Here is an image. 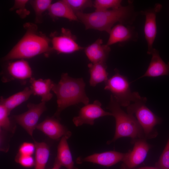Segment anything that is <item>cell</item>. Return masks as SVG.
<instances>
[{"label": "cell", "mask_w": 169, "mask_h": 169, "mask_svg": "<svg viewBox=\"0 0 169 169\" xmlns=\"http://www.w3.org/2000/svg\"><path fill=\"white\" fill-rule=\"evenodd\" d=\"M151 55L152 57L149 65L144 74L138 79L144 77H156L169 74V62L165 63L161 58L159 51L154 48Z\"/></svg>", "instance_id": "e0dca14e"}, {"label": "cell", "mask_w": 169, "mask_h": 169, "mask_svg": "<svg viewBox=\"0 0 169 169\" xmlns=\"http://www.w3.org/2000/svg\"><path fill=\"white\" fill-rule=\"evenodd\" d=\"M132 150L125 153L122 161L121 169H133L142 163L146 158L150 145L145 138L135 141Z\"/></svg>", "instance_id": "8fae6325"}, {"label": "cell", "mask_w": 169, "mask_h": 169, "mask_svg": "<svg viewBox=\"0 0 169 169\" xmlns=\"http://www.w3.org/2000/svg\"><path fill=\"white\" fill-rule=\"evenodd\" d=\"M110 51V46L103 44L102 39L99 38L86 47L84 52L91 63H106Z\"/></svg>", "instance_id": "2e32d148"}, {"label": "cell", "mask_w": 169, "mask_h": 169, "mask_svg": "<svg viewBox=\"0 0 169 169\" xmlns=\"http://www.w3.org/2000/svg\"><path fill=\"white\" fill-rule=\"evenodd\" d=\"M128 2L127 6H122L117 9L95 10L89 13L79 12L75 14L86 29L105 31L109 33L117 23L131 25L135 21L138 13L135 10L132 1Z\"/></svg>", "instance_id": "6da1fadb"}, {"label": "cell", "mask_w": 169, "mask_h": 169, "mask_svg": "<svg viewBox=\"0 0 169 169\" xmlns=\"http://www.w3.org/2000/svg\"><path fill=\"white\" fill-rule=\"evenodd\" d=\"M9 114L7 109L0 104V127L2 129L8 131L11 129L12 124L8 116Z\"/></svg>", "instance_id": "4316f807"}, {"label": "cell", "mask_w": 169, "mask_h": 169, "mask_svg": "<svg viewBox=\"0 0 169 169\" xmlns=\"http://www.w3.org/2000/svg\"><path fill=\"white\" fill-rule=\"evenodd\" d=\"M85 83L82 78H74L63 73L57 84L54 83L52 91L57 98V108L54 116L59 119L61 112L70 106L82 103L89 104V99L85 92Z\"/></svg>", "instance_id": "3957f363"}, {"label": "cell", "mask_w": 169, "mask_h": 169, "mask_svg": "<svg viewBox=\"0 0 169 169\" xmlns=\"http://www.w3.org/2000/svg\"><path fill=\"white\" fill-rule=\"evenodd\" d=\"M35 147V169H45L49 156L48 145L44 142L34 141Z\"/></svg>", "instance_id": "603a6c76"}, {"label": "cell", "mask_w": 169, "mask_h": 169, "mask_svg": "<svg viewBox=\"0 0 169 169\" xmlns=\"http://www.w3.org/2000/svg\"><path fill=\"white\" fill-rule=\"evenodd\" d=\"M46 103L41 102L38 104L28 103V110L21 114L13 116L16 122L23 128L31 136L36 128L42 114L46 110Z\"/></svg>", "instance_id": "52a82bcc"}, {"label": "cell", "mask_w": 169, "mask_h": 169, "mask_svg": "<svg viewBox=\"0 0 169 169\" xmlns=\"http://www.w3.org/2000/svg\"><path fill=\"white\" fill-rule=\"evenodd\" d=\"M61 166L56 161H55L53 167L51 169H60Z\"/></svg>", "instance_id": "1f68e13d"}, {"label": "cell", "mask_w": 169, "mask_h": 169, "mask_svg": "<svg viewBox=\"0 0 169 169\" xmlns=\"http://www.w3.org/2000/svg\"><path fill=\"white\" fill-rule=\"evenodd\" d=\"M114 74L105 82L104 89L110 91L115 100L121 106L127 107L141 96L137 92H132L127 78L115 69Z\"/></svg>", "instance_id": "8992f818"}, {"label": "cell", "mask_w": 169, "mask_h": 169, "mask_svg": "<svg viewBox=\"0 0 169 169\" xmlns=\"http://www.w3.org/2000/svg\"><path fill=\"white\" fill-rule=\"evenodd\" d=\"M52 49L58 54H71L83 49L77 43L76 37L69 29L62 28L59 35L51 40Z\"/></svg>", "instance_id": "30bf717a"}, {"label": "cell", "mask_w": 169, "mask_h": 169, "mask_svg": "<svg viewBox=\"0 0 169 169\" xmlns=\"http://www.w3.org/2000/svg\"><path fill=\"white\" fill-rule=\"evenodd\" d=\"M120 107L111 95L106 108L115 118V129L113 138L107 141V144H110L123 137L131 138L133 143L138 139H146L143 130L136 118L133 115L125 112Z\"/></svg>", "instance_id": "277c9868"}, {"label": "cell", "mask_w": 169, "mask_h": 169, "mask_svg": "<svg viewBox=\"0 0 169 169\" xmlns=\"http://www.w3.org/2000/svg\"><path fill=\"white\" fill-rule=\"evenodd\" d=\"M161 4L156 3L153 7L140 12L145 17L144 33L147 45V54H151L154 48L153 44L157 34L156 17L161 10Z\"/></svg>", "instance_id": "7c38bea8"}, {"label": "cell", "mask_w": 169, "mask_h": 169, "mask_svg": "<svg viewBox=\"0 0 169 169\" xmlns=\"http://www.w3.org/2000/svg\"><path fill=\"white\" fill-rule=\"evenodd\" d=\"M35 151V147L34 144L30 142H24L19 148V154L23 155L32 156Z\"/></svg>", "instance_id": "4dcf8cb0"}, {"label": "cell", "mask_w": 169, "mask_h": 169, "mask_svg": "<svg viewBox=\"0 0 169 169\" xmlns=\"http://www.w3.org/2000/svg\"><path fill=\"white\" fill-rule=\"evenodd\" d=\"M75 14L83 12L84 9L93 6V2L90 0H64Z\"/></svg>", "instance_id": "484cf974"}, {"label": "cell", "mask_w": 169, "mask_h": 169, "mask_svg": "<svg viewBox=\"0 0 169 169\" xmlns=\"http://www.w3.org/2000/svg\"><path fill=\"white\" fill-rule=\"evenodd\" d=\"M122 0H95L93 2V6L95 10H106L109 9H117L121 7Z\"/></svg>", "instance_id": "d4e9b609"}, {"label": "cell", "mask_w": 169, "mask_h": 169, "mask_svg": "<svg viewBox=\"0 0 169 169\" xmlns=\"http://www.w3.org/2000/svg\"><path fill=\"white\" fill-rule=\"evenodd\" d=\"M125 153L115 151H109L100 153H95L84 157L77 158L76 163L80 164L89 162L106 166H110L122 161Z\"/></svg>", "instance_id": "4fadbf2b"}, {"label": "cell", "mask_w": 169, "mask_h": 169, "mask_svg": "<svg viewBox=\"0 0 169 169\" xmlns=\"http://www.w3.org/2000/svg\"><path fill=\"white\" fill-rule=\"evenodd\" d=\"M52 2L50 0H34L30 1V3L35 12L36 23L41 22L43 13L46 10H48Z\"/></svg>", "instance_id": "cb8c5ba5"}, {"label": "cell", "mask_w": 169, "mask_h": 169, "mask_svg": "<svg viewBox=\"0 0 169 169\" xmlns=\"http://www.w3.org/2000/svg\"><path fill=\"white\" fill-rule=\"evenodd\" d=\"M27 0H16L13 6L10 10L11 11L16 10V13L22 18H25L29 14V11L25 8L27 3L28 2Z\"/></svg>", "instance_id": "f1b7e54d"}, {"label": "cell", "mask_w": 169, "mask_h": 169, "mask_svg": "<svg viewBox=\"0 0 169 169\" xmlns=\"http://www.w3.org/2000/svg\"><path fill=\"white\" fill-rule=\"evenodd\" d=\"M71 135L64 136L62 137L58 146L57 156L55 161L61 166H64L67 169H78L74 165L67 142V140Z\"/></svg>", "instance_id": "d6986e66"}, {"label": "cell", "mask_w": 169, "mask_h": 169, "mask_svg": "<svg viewBox=\"0 0 169 169\" xmlns=\"http://www.w3.org/2000/svg\"><path fill=\"white\" fill-rule=\"evenodd\" d=\"M156 166L159 169H169V138Z\"/></svg>", "instance_id": "83f0119b"}, {"label": "cell", "mask_w": 169, "mask_h": 169, "mask_svg": "<svg viewBox=\"0 0 169 169\" xmlns=\"http://www.w3.org/2000/svg\"><path fill=\"white\" fill-rule=\"evenodd\" d=\"M32 95L33 92L30 88L26 87L23 90L8 98L1 96L0 104L3 105L10 113L14 109L28 100Z\"/></svg>", "instance_id": "44dd1931"}, {"label": "cell", "mask_w": 169, "mask_h": 169, "mask_svg": "<svg viewBox=\"0 0 169 169\" xmlns=\"http://www.w3.org/2000/svg\"><path fill=\"white\" fill-rule=\"evenodd\" d=\"M48 11L50 16L53 18H63L70 21H78L76 14L64 0L52 3Z\"/></svg>", "instance_id": "ffe728a7"}, {"label": "cell", "mask_w": 169, "mask_h": 169, "mask_svg": "<svg viewBox=\"0 0 169 169\" xmlns=\"http://www.w3.org/2000/svg\"><path fill=\"white\" fill-rule=\"evenodd\" d=\"M36 128L54 140H57L63 136L72 134L70 131L60 123L59 119L53 117L46 118L38 124Z\"/></svg>", "instance_id": "9a60e30c"}, {"label": "cell", "mask_w": 169, "mask_h": 169, "mask_svg": "<svg viewBox=\"0 0 169 169\" xmlns=\"http://www.w3.org/2000/svg\"><path fill=\"white\" fill-rule=\"evenodd\" d=\"M15 160L16 162L25 168H30L35 165V159L32 156L19 154L17 156Z\"/></svg>", "instance_id": "f546056e"}, {"label": "cell", "mask_w": 169, "mask_h": 169, "mask_svg": "<svg viewBox=\"0 0 169 169\" xmlns=\"http://www.w3.org/2000/svg\"><path fill=\"white\" fill-rule=\"evenodd\" d=\"M26 32L24 36L2 59L3 61L14 59H30L52 50L50 40L37 31V26L32 23L24 25Z\"/></svg>", "instance_id": "7a4b0ae2"}, {"label": "cell", "mask_w": 169, "mask_h": 169, "mask_svg": "<svg viewBox=\"0 0 169 169\" xmlns=\"http://www.w3.org/2000/svg\"><path fill=\"white\" fill-rule=\"evenodd\" d=\"M101 106V103L97 100H95L93 103L85 105L80 109L78 115L73 118L74 124L77 127L84 124L93 125L95 120L98 118L112 116L111 113L105 111Z\"/></svg>", "instance_id": "9c48e42d"}, {"label": "cell", "mask_w": 169, "mask_h": 169, "mask_svg": "<svg viewBox=\"0 0 169 169\" xmlns=\"http://www.w3.org/2000/svg\"><path fill=\"white\" fill-rule=\"evenodd\" d=\"M133 169H159L156 167L145 166L138 168H134Z\"/></svg>", "instance_id": "d6a6232c"}, {"label": "cell", "mask_w": 169, "mask_h": 169, "mask_svg": "<svg viewBox=\"0 0 169 169\" xmlns=\"http://www.w3.org/2000/svg\"><path fill=\"white\" fill-rule=\"evenodd\" d=\"M88 67L90 75L89 83L90 86L95 87L99 83L105 82L108 79L106 63H90Z\"/></svg>", "instance_id": "7402d4cb"}, {"label": "cell", "mask_w": 169, "mask_h": 169, "mask_svg": "<svg viewBox=\"0 0 169 169\" xmlns=\"http://www.w3.org/2000/svg\"><path fill=\"white\" fill-rule=\"evenodd\" d=\"M29 82L33 95L40 97L41 102L46 103L51 99L53 95L50 92L54 83L51 79H36L32 77L29 79Z\"/></svg>", "instance_id": "ac0fdd59"}, {"label": "cell", "mask_w": 169, "mask_h": 169, "mask_svg": "<svg viewBox=\"0 0 169 169\" xmlns=\"http://www.w3.org/2000/svg\"><path fill=\"white\" fill-rule=\"evenodd\" d=\"M109 34L106 44L109 46L117 43L136 41L138 38V33L134 27L131 25L125 26L121 23L114 26Z\"/></svg>", "instance_id": "5bb4252c"}, {"label": "cell", "mask_w": 169, "mask_h": 169, "mask_svg": "<svg viewBox=\"0 0 169 169\" xmlns=\"http://www.w3.org/2000/svg\"><path fill=\"white\" fill-rule=\"evenodd\" d=\"M147 99L140 96L127 107V113L134 115L141 126L145 138H151L157 135L155 126L161 122L160 118L146 105Z\"/></svg>", "instance_id": "5b68a950"}, {"label": "cell", "mask_w": 169, "mask_h": 169, "mask_svg": "<svg viewBox=\"0 0 169 169\" xmlns=\"http://www.w3.org/2000/svg\"><path fill=\"white\" fill-rule=\"evenodd\" d=\"M32 71L28 62L20 59L8 64L5 72L2 74L1 80L4 83L17 80L23 84L31 78Z\"/></svg>", "instance_id": "ba28073f"}]
</instances>
